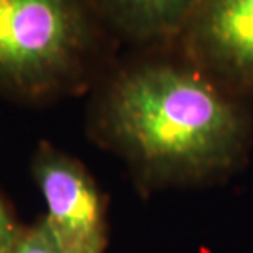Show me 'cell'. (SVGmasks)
Instances as JSON below:
<instances>
[{"label":"cell","mask_w":253,"mask_h":253,"mask_svg":"<svg viewBox=\"0 0 253 253\" xmlns=\"http://www.w3.org/2000/svg\"><path fill=\"white\" fill-rule=\"evenodd\" d=\"M96 131L152 185L225 175L249 141L245 113L225 88L198 67L173 62L118 74L100 98Z\"/></svg>","instance_id":"obj_1"},{"label":"cell","mask_w":253,"mask_h":253,"mask_svg":"<svg viewBox=\"0 0 253 253\" xmlns=\"http://www.w3.org/2000/svg\"><path fill=\"white\" fill-rule=\"evenodd\" d=\"M91 47L82 0H0V90L28 98L66 90Z\"/></svg>","instance_id":"obj_2"},{"label":"cell","mask_w":253,"mask_h":253,"mask_svg":"<svg viewBox=\"0 0 253 253\" xmlns=\"http://www.w3.org/2000/svg\"><path fill=\"white\" fill-rule=\"evenodd\" d=\"M31 173L44 198L46 220L66 253H101L106 245L105 203L87 169L49 145L36 150Z\"/></svg>","instance_id":"obj_3"},{"label":"cell","mask_w":253,"mask_h":253,"mask_svg":"<svg viewBox=\"0 0 253 253\" xmlns=\"http://www.w3.org/2000/svg\"><path fill=\"white\" fill-rule=\"evenodd\" d=\"M183 33L199 71L224 88L253 91V0H198Z\"/></svg>","instance_id":"obj_4"},{"label":"cell","mask_w":253,"mask_h":253,"mask_svg":"<svg viewBox=\"0 0 253 253\" xmlns=\"http://www.w3.org/2000/svg\"><path fill=\"white\" fill-rule=\"evenodd\" d=\"M116 26L139 40L181 33L198 0H100Z\"/></svg>","instance_id":"obj_5"},{"label":"cell","mask_w":253,"mask_h":253,"mask_svg":"<svg viewBox=\"0 0 253 253\" xmlns=\"http://www.w3.org/2000/svg\"><path fill=\"white\" fill-rule=\"evenodd\" d=\"M5 253H66L51 225L42 217L40 222L23 229Z\"/></svg>","instance_id":"obj_6"},{"label":"cell","mask_w":253,"mask_h":253,"mask_svg":"<svg viewBox=\"0 0 253 253\" xmlns=\"http://www.w3.org/2000/svg\"><path fill=\"white\" fill-rule=\"evenodd\" d=\"M21 232L23 227L17 222L7 203L0 198V253L7 252Z\"/></svg>","instance_id":"obj_7"}]
</instances>
